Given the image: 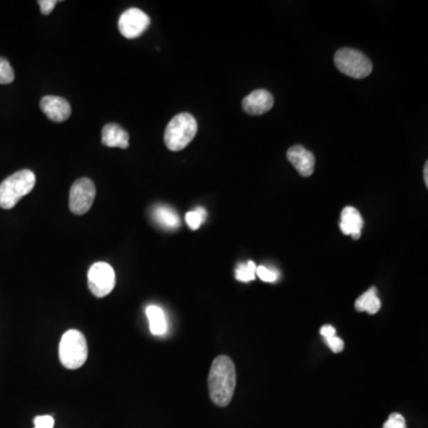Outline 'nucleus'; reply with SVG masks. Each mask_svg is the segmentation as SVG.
<instances>
[{
    "instance_id": "1",
    "label": "nucleus",
    "mask_w": 428,
    "mask_h": 428,
    "mask_svg": "<svg viewBox=\"0 0 428 428\" xmlns=\"http://www.w3.org/2000/svg\"><path fill=\"white\" fill-rule=\"evenodd\" d=\"M236 368L232 359L219 356L213 360L208 375V390L212 402L226 407L231 402L236 389Z\"/></svg>"
},
{
    "instance_id": "2",
    "label": "nucleus",
    "mask_w": 428,
    "mask_h": 428,
    "mask_svg": "<svg viewBox=\"0 0 428 428\" xmlns=\"http://www.w3.org/2000/svg\"><path fill=\"white\" fill-rule=\"evenodd\" d=\"M36 185L34 172L23 169L10 175L0 183V207L11 210L18 201L29 194Z\"/></svg>"
},
{
    "instance_id": "3",
    "label": "nucleus",
    "mask_w": 428,
    "mask_h": 428,
    "mask_svg": "<svg viewBox=\"0 0 428 428\" xmlns=\"http://www.w3.org/2000/svg\"><path fill=\"white\" fill-rule=\"evenodd\" d=\"M59 357L65 368H81L88 357V346L83 333L78 329H68L61 338Z\"/></svg>"
},
{
    "instance_id": "4",
    "label": "nucleus",
    "mask_w": 428,
    "mask_h": 428,
    "mask_svg": "<svg viewBox=\"0 0 428 428\" xmlns=\"http://www.w3.org/2000/svg\"><path fill=\"white\" fill-rule=\"evenodd\" d=\"M198 123L190 113H180L169 121L165 131V143L169 150L180 152L194 139Z\"/></svg>"
},
{
    "instance_id": "5",
    "label": "nucleus",
    "mask_w": 428,
    "mask_h": 428,
    "mask_svg": "<svg viewBox=\"0 0 428 428\" xmlns=\"http://www.w3.org/2000/svg\"><path fill=\"white\" fill-rule=\"evenodd\" d=\"M334 65L339 72L354 79L367 78L372 72L371 61L363 52L351 48H343L336 52Z\"/></svg>"
},
{
    "instance_id": "6",
    "label": "nucleus",
    "mask_w": 428,
    "mask_h": 428,
    "mask_svg": "<svg viewBox=\"0 0 428 428\" xmlns=\"http://www.w3.org/2000/svg\"><path fill=\"white\" fill-rule=\"evenodd\" d=\"M88 288L96 298H105L112 292L116 285V274L112 267L106 262L93 264L88 274Z\"/></svg>"
},
{
    "instance_id": "7",
    "label": "nucleus",
    "mask_w": 428,
    "mask_h": 428,
    "mask_svg": "<svg viewBox=\"0 0 428 428\" xmlns=\"http://www.w3.org/2000/svg\"><path fill=\"white\" fill-rule=\"evenodd\" d=\"M95 190L94 182L87 178H81L74 182L70 188V208L75 216H83L91 210L94 203Z\"/></svg>"
},
{
    "instance_id": "8",
    "label": "nucleus",
    "mask_w": 428,
    "mask_h": 428,
    "mask_svg": "<svg viewBox=\"0 0 428 428\" xmlns=\"http://www.w3.org/2000/svg\"><path fill=\"white\" fill-rule=\"evenodd\" d=\"M150 26V18L142 10L131 8L121 14L118 28L125 39H134L142 36Z\"/></svg>"
},
{
    "instance_id": "9",
    "label": "nucleus",
    "mask_w": 428,
    "mask_h": 428,
    "mask_svg": "<svg viewBox=\"0 0 428 428\" xmlns=\"http://www.w3.org/2000/svg\"><path fill=\"white\" fill-rule=\"evenodd\" d=\"M41 110L50 121L62 123L65 121L72 114V108L70 103L61 96L47 95L39 103Z\"/></svg>"
},
{
    "instance_id": "10",
    "label": "nucleus",
    "mask_w": 428,
    "mask_h": 428,
    "mask_svg": "<svg viewBox=\"0 0 428 428\" xmlns=\"http://www.w3.org/2000/svg\"><path fill=\"white\" fill-rule=\"evenodd\" d=\"M287 159L292 165H294L298 173L303 178H308L314 173L316 157L313 155V152H309L303 145H294V147H289L287 152Z\"/></svg>"
},
{
    "instance_id": "11",
    "label": "nucleus",
    "mask_w": 428,
    "mask_h": 428,
    "mask_svg": "<svg viewBox=\"0 0 428 428\" xmlns=\"http://www.w3.org/2000/svg\"><path fill=\"white\" fill-rule=\"evenodd\" d=\"M242 106L251 116H261L273 108L274 96L265 90H256L243 99Z\"/></svg>"
},
{
    "instance_id": "12",
    "label": "nucleus",
    "mask_w": 428,
    "mask_h": 428,
    "mask_svg": "<svg viewBox=\"0 0 428 428\" xmlns=\"http://www.w3.org/2000/svg\"><path fill=\"white\" fill-rule=\"evenodd\" d=\"M364 221L363 218L360 216L358 210L355 207L344 208L340 216V230L344 234H350L354 239H359L362 229H363Z\"/></svg>"
},
{
    "instance_id": "13",
    "label": "nucleus",
    "mask_w": 428,
    "mask_h": 428,
    "mask_svg": "<svg viewBox=\"0 0 428 428\" xmlns=\"http://www.w3.org/2000/svg\"><path fill=\"white\" fill-rule=\"evenodd\" d=\"M101 142L105 147H129V134L118 124H106L101 132Z\"/></svg>"
},
{
    "instance_id": "14",
    "label": "nucleus",
    "mask_w": 428,
    "mask_h": 428,
    "mask_svg": "<svg viewBox=\"0 0 428 428\" xmlns=\"http://www.w3.org/2000/svg\"><path fill=\"white\" fill-rule=\"evenodd\" d=\"M154 221L165 230H175L180 226V218L175 210L167 205H157L152 208Z\"/></svg>"
},
{
    "instance_id": "15",
    "label": "nucleus",
    "mask_w": 428,
    "mask_h": 428,
    "mask_svg": "<svg viewBox=\"0 0 428 428\" xmlns=\"http://www.w3.org/2000/svg\"><path fill=\"white\" fill-rule=\"evenodd\" d=\"M147 320L150 325V332L154 336H163L167 332V319L165 312L159 306H149L145 309Z\"/></svg>"
},
{
    "instance_id": "16",
    "label": "nucleus",
    "mask_w": 428,
    "mask_h": 428,
    "mask_svg": "<svg viewBox=\"0 0 428 428\" xmlns=\"http://www.w3.org/2000/svg\"><path fill=\"white\" fill-rule=\"evenodd\" d=\"M355 307L358 312H367L369 314H376L380 308V301L377 296L376 287H371L364 294L360 295L356 300Z\"/></svg>"
},
{
    "instance_id": "17",
    "label": "nucleus",
    "mask_w": 428,
    "mask_h": 428,
    "mask_svg": "<svg viewBox=\"0 0 428 428\" xmlns=\"http://www.w3.org/2000/svg\"><path fill=\"white\" fill-rule=\"evenodd\" d=\"M255 263L252 261H249L247 263L239 264L236 268V278L238 281L249 282L254 281L256 277Z\"/></svg>"
},
{
    "instance_id": "18",
    "label": "nucleus",
    "mask_w": 428,
    "mask_h": 428,
    "mask_svg": "<svg viewBox=\"0 0 428 428\" xmlns=\"http://www.w3.org/2000/svg\"><path fill=\"white\" fill-rule=\"evenodd\" d=\"M206 216H207V212L205 208L196 207L194 211L187 213V225L190 226V230H198L203 221H206Z\"/></svg>"
},
{
    "instance_id": "19",
    "label": "nucleus",
    "mask_w": 428,
    "mask_h": 428,
    "mask_svg": "<svg viewBox=\"0 0 428 428\" xmlns=\"http://www.w3.org/2000/svg\"><path fill=\"white\" fill-rule=\"evenodd\" d=\"M13 80H14V72L9 61L4 57H0V83L8 85L12 83Z\"/></svg>"
},
{
    "instance_id": "20",
    "label": "nucleus",
    "mask_w": 428,
    "mask_h": 428,
    "mask_svg": "<svg viewBox=\"0 0 428 428\" xmlns=\"http://www.w3.org/2000/svg\"><path fill=\"white\" fill-rule=\"evenodd\" d=\"M256 275L264 282H275L278 278V274H277L276 270L267 268L264 265L256 268Z\"/></svg>"
},
{
    "instance_id": "21",
    "label": "nucleus",
    "mask_w": 428,
    "mask_h": 428,
    "mask_svg": "<svg viewBox=\"0 0 428 428\" xmlns=\"http://www.w3.org/2000/svg\"><path fill=\"white\" fill-rule=\"evenodd\" d=\"M383 428H407L406 420L401 414L393 413L390 414L389 419L385 421Z\"/></svg>"
},
{
    "instance_id": "22",
    "label": "nucleus",
    "mask_w": 428,
    "mask_h": 428,
    "mask_svg": "<svg viewBox=\"0 0 428 428\" xmlns=\"http://www.w3.org/2000/svg\"><path fill=\"white\" fill-rule=\"evenodd\" d=\"M35 428H52L54 427V418L50 416H39L34 419Z\"/></svg>"
},
{
    "instance_id": "23",
    "label": "nucleus",
    "mask_w": 428,
    "mask_h": 428,
    "mask_svg": "<svg viewBox=\"0 0 428 428\" xmlns=\"http://www.w3.org/2000/svg\"><path fill=\"white\" fill-rule=\"evenodd\" d=\"M325 340H326L327 345L331 347V350H332L334 354H339V352H342V351L344 350V342H343L340 338L334 336V337L327 338V339H325Z\"/></svg>"
},
{
    "instance_id": "24",
    "label": "nucleus",
    "mask_w": 428,
    "mask_h": 428,
    "mask_svg": "<svg viewBox=\"0 0 428 428\" xmlns=\"http://www.w3.org/2000/svg\"><path fill=\"white\" fill-rule=\"evenodd\" d=\"M57 4V0H41V1H39V9L45 16L50 14L52 10L55 9Z\"/></svg>"
},
{
    "instance_id": "25",
    "label": "nucleus",
    "mask_w": 428,
    "mask_h": 428,
    "mask_svg": "<svg viewBox=\"0 0 428 428\" xmlns=\"http://www.w3.org/2000/svg\"><path fill=\"white\" fill-rule=\"evenodd\" d=\"M321 336L327 339V338L334 337L336 336V329L333 327L332 325H325L320 329Z\"/></svg>"
},
{
    "instance_id": "26",
    "label": "nucleus",
    "mask_w": 428,
    "mask_h": 428,
    "mask_svg": "<svg viewBox=\"0 0 428 428\" xmlns=\"http://www.w3.org/2000/svg\"><path fill=\"white\" fill-rule=\"evenodd\" d=\"M424 180H425V183H426V187H428V162H426V163H425Z\"/></svg>"
}]
</instances>
